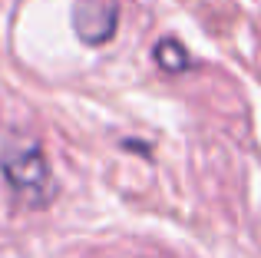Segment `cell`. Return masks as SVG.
I'll use <instances>...</instances> for the list:
<instances>
[{
	"instance_id": "cell-2",
	"label": "cell",
	"mask_w": 261,
	"mask_h": 258,
	"mask_svg": "<svg viewBox=\"0 0 261 258\" xmlns=\"http://www.w3.org/2000/svg\"><path fill=\"white\" fill-rule=\"evenodd\" d=\"M119 27V7L116 0H76L73 4V30L89 46L109 43Z\"/></svg>"
},
{
	"instance_id": "cell-1",
	"label": "cell",
	"mask_w": 261,
	"mask_h": 258,
	"mask_svg": "<svg viewBox=\"0 0 261 258\" xmlns=\"http://www.w3.org/2000/svg\"><path fill=\"white\" fill-rule=\"evenodd\" d=\"M0 169H4L7 186L13 189L23 205L30 209H43L46 202L57 195V179L50 172V162H46L40 142L33 139H13L10 146L0 156Z\"/></svg>"
},
{
	"instance_id": "cell-3",
	"label": "cell",
	"mask_w": 261,
	"mask_h": 258,
	"mask_svg": "<svg viewBox=\"0 0 261 258\" xmlns=\"http://www.w3.org/2000/svg\"><path fill=\"white\" fill-rule=\"evenodd\" d=\"M155 63H159L166 73H182V70H189L192 57L178 40L169 37V40H159V43H155Z\"/></svg>"
}]
</instances>
